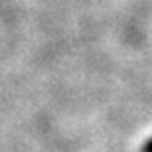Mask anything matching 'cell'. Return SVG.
I'll list each match as a JSON object with an SVG mask.
<instances>
[{"label": "cell", "instance_id": "6da1fadb", "mask_svg": "<svg viewBox=\"0 0 152 152\" xmlns=\"http://www.w3.org/2000/svg\"><path fill=\"white\" fill-rule=\"evenodd\" d=\"M140 152H152V136L148 138L144 144H142V148H140Z\"/></svg>", "mask_w": 152, "mask_h": 152}]
</instances>
